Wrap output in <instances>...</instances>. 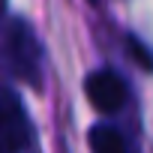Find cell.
Instances as JSON below:
<instances>
[{"label": "cell", "instance_id": "cell-2", "mask_svg": "<svg viewBox=\"0 0 153 153\" xmlns=\"http://www.w3.org/2000/svg\"><path fill=\"white\" fill-rule=\"evenodd\" d=\"M30 141V120L21 99L0 87V153H18Z\"/></svg>", "mask_w": 153, "mask_h": 153}, {"label": "cell", "instance_id": "cell-1", "mask_svg": "<svg viewBox=\"0 0 153 153\" xmlns=\"http://www.w3.org/2000/svg\"><path fill=\"white\" fill-rule=\"evenodd\" d=\"M3 57L15 78L27 84H39V66H42V48L33 33V27L24 18H12L3 30Z\"/></svg>", "mask_w": 153, "mask_h": 153}, {"label": "cell", "instance_id": "cell-3", "mask_svg": "<svg viewBox=\"0 0 153 153\" xmlns=\"http://www.w3.org/2000/svg\"><path fill=\"white\" fill-rule=\"evenodd\" d=\"M84 90H87V99L96 111L102 114H114L126 105V81L120 78L117 72L111 69H96L87 75V81H84Z\"/></svg>", "mask_w": 153, "mask_h": 153}, {"label": "cell", "instance_id": "cell-5", "mask_svg": "<svg viewBox=\"0 0 153 153\" xmlns=\"http://www.w3.org/2000/svg\"><path fill=\"white\" fill-rule=\"evenodd\" d=\"M129 54H132L144 69H150V72H153V54H150V48H144L135 36H129Z\"/></svg>", "mask_w": 153, "mask_h": 153}, {"label": "cell", "instance_id": "cell-4", "mask_svg": "<svg viewBox=\"0 0 153 153\" xmlns=\"http://www.w3.org/2000/svg\"><path fill=\"white\" fill-rule=\"evenodd\" d=\"M90 150L93 153H129L126 138L114 126H96V129H90Z\"/></svg>", "mask_w": 153, "mask_h": 153}, {"label": "cell", "instance_id": "cell-6", "mask_svg": "<svg viewBox=\"0 0 153 153\" xmlns=\"http://www.w3.org/2000/svg\"><path fill=\"white\" fill-rule=\"evenodd\" d=\"M3 9H6V0H0V15H3Z\"/></svg>", "mask_w": 153, "mask_h": 153}]
</instances>
